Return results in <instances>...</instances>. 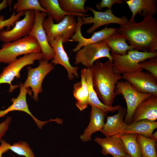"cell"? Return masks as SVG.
I'll return each mask as SVG.
<instances>
[{
	"label": "cell",
	"instance_id": "6da1fadb",
	"mask_svg": "<svg viewBox=\"0 0 157 157\" xmlns=\"http://www.w3.org/2000/svg\"><path fill=\"white\" fill-rule=\"evenodd\" d=\"M117 31L123 36L133 49L153 52L157 49V20L151 16L140 22H130L120 26Z\"/></svg>",
	"mask_w": 157,
	"mask_h": 157
},
{
	"label": "cell",
	"instance_id": "7a4b0ae2",
	"mask_svg": "<svg viewBox=\"0 0 157 157\" xmlns=\"http://www.w3.org/2000/svg\"><path fill=\"white\" fill-rule=\"evenodd\" d=\"M89 69L92 74L93 88L99 99L104 104L113 106L117 95L115 85L122 79V76L115 73L113 63L109 60L104 63L96 61Z\"/></svg>",
	"mask_w": 157,
	"mask_h": 157
},
{
	"label": "cell",
	"instance_id": "3957f363",
	"mask_svg": "<svg viewBox=\"0 0 157 157\" xmlns=\"http://www.w3.org/2000/svg\"><path fill=\"white\" fill-rule=\"evenodd\" d=\"M40 52L41 49L37 40L28 35L11 42L4 43L0 49V63L9 64L20 55Z\"/></svg>",
	"mask_w": 157,
	"mask_h": 157
},
{
	"label": "cell",
	"instance_id": "277c9868",
	"mask_svg": "<svg viewBox=\"0 0 157 157\" xmlns=\"http://www.w3.org/2000/svg\"><path fill=\"white\" fill-rule=\"evenodd\" d=\"M111 55L114 72L121 75L142 71L139 63L147 59L157 57V51H140L133 49L129 50L126 54L123 55Z\"/></svg>",
	"mask_w": 157,
	"mask_h": 157
},
{
	"label": "cell",
	"instance_id": "5b68a950",
	"mask_svg": "<svg viewBox=\"0 0 157 157\" xmlns=\"http://www.w3.org/2000/svg\"><path fill=\"white\" fill-rule=\"evenodd\" d=\"M77 25V22L75 16L72 15H67L61 21L56 24L54 23L51 15H48L42 24L48 42L53 40L56 37L59 35L63 39V43L72 42L70 38L74 34Z\"/></svg>",
	"mask_w": 157,
	"mask_h": 157
},
{
	"label": "cell",
	"instance_id": "8992f818",
	"mask_svg": "<svg viewBox=\"0 0 157 157\" xmlns=\"http://www.w3.org/2000/svg\"><path fill=\"white\" fill-rule=\"evenodd\" d=\"M110 48L103 41L83 46L77 51L74 58L75 65L81 64L89 69L98 59L107 58L112 61Z\"/></svg>",
	"mask_w": 157,
	"mask_h": 157
},
{
	"label": "cell",
	"instance_id": "52a82bcc",
	"mask_svg": "<svg viewBox=\"0 0 157 157\" xmlns=\"http://www.w3.org/2000/svg\"><path fill=\"white\" fill-rule=\"evenodd\" d=\"M42 59L41 52H33L25 54L17 58L3 69L0 74V84H9L10 86L9 92H13L19 86L13 85L12 81L15 78L17 79L20 77L21 69L26 66L33 65L35 60Z\"/></svg>",
	"mask_w": 157,
	"mask_h": 157
},
{
	"label": "cell",
	"instance_id": "ba28073f",
	"mask_svg": "<svg viewBox=\"0 0 157 157\" xmlns=\"http://www.w3.org/2000/svg\"><path fill=\"white\" fill-rule=\"evenodd\" d=\"M115 92L117 95L122 94L126 101L127 108L124 122L127 124L131 123L133 113L138 105L152 95L138 91L126 81H118L115 85Z\"/></svg>",
	"mask_w": 157,
	"mask_h": 157
},
{
	"label": "cell",
	"instance_id": "9c48e42d",
	"mask_svg": "<svg viewBox=\"0 0 157 157\" xmlns=\"http://www.w3.org/2000/svg\"><path fill=\"white\" fill-rule=\"evenodd\" d=\"M54 69V65L51 63L42 60H39V64L37 67L33 68L30 66L28 67V76L22 85L25 88H31L34 100L38 101V94L42 91V84L43 80Z\"/></svg>",
	"mask_w": 157,
	"mask_h": 157
},
{
	"label": "cell",
	"instance_id": "30bf717a",
	"mask_svg": "<svg viewBox=\"0 0 157 157\" xmlns=\"http://www.w3.org/2000/svg\"><path fill=\"white\" fill-rule=\"evenodd\" d=\"M24 17L16 22L12 29L0 31V40L4 43L11 42L28 35L33 26L35 20V11H24Z\"/></svg>",
	"mask_w": 157,
	"mask_h": 157
},
{
	"label": "cell",
	"instance_id": "8fae6325",
	"mask_svg": "<svg viewBox=\"0 0 157 157\" xmlns=\"http://www.w3.org/2000/svg\"><path fill=\"white\" fill-rule=\"evenodd\" d=\"M87 10L91 11L93 14V17H81L82 20V24L86 25L93 23V24L86 31V32L90 34L94 32L99 27L110 24H116L120 26L127 23L129 20L124 16L119 17L113 14L112 9H107L104 12L97 11L89 7H85Z\"/></svg>",
	"mask_w": 157,
	"mask_h": 157
},
{
	"label": "cell",
	"instance_id": "7c38bea8",
	"mask_svg": "<svg viewBox=\"0 0 157 157\" xmlns=\"http://www.w3.org/2000/svg\"><path fill=\"white\" fill-rule=\"evenodd\" d=\"M122 75V78L128 81L138 91L157 96V78L149 72L141 71Z\"/></svg>",
	"mask_w": 157,
	"mask_h": 157
},
{
	"label": "cell",
	"instance_id": "4fadbf2b",
	"mask_svg": "<svg viewBox=\"0 0 157 157\" xmlns=\"http://www.w3.org/2000/svg\"><path fill=\"white\" fill-rule=\"evenodd\" d=\"M47 14L35 11V20L33 28L29 34L35 38L41 49L42 59L49 61L53 58V49L49 44L46 32L43 26V22Z\"/></svg>",
	"mask_w": 157,
	"mask_h": 157
},
{
	"label": "cell",
	"instance_id": "5bb4252c",
	"mask_svg": "<svg viewBox=\"0 0 157 157\" xmlns=\"http://www.w3.org/2000/svg\"><path fill=\"white\" fill-rule=\"evenodd\" d=\"M63 39L59 35L56 36L53 40L49 42L54 53L51 63L53 65L59 64L63 66L67 72L68 78L72 81L75 76L77 78L79 77L78 67H73L70 63L69 57L63 47Z\"/></svg>",
	"mask_w": 157,
	"mask_h": 157
},
{
	"label": "cell",
	"instance_id": "9a60e30c",
	"mask_svg": "<svg viewBox=\"0 0 157 157\" xmlns=\"http://www.w3.org/2000/svg\"><path fill=\"white\" fill-rule=\"evenodd\" d=\"M77 25L76 31L70 39L72 41L78 42V43L73 49V52H76L83 46L96 43L102 41L111 35L118 28H108L107 26L101 30L94 32L93 34L89 38H84L82 35L81 27L82 20L81 17H77Z\"/></svg>",
	"mask_w": 157,
	"mask_h": 157
},
{
	"label": "cell",
	"instance_id": "2e32d148",
	"mask_svg": "<svg viewBox=\"0 0 157 157\" xmlns=\"http://www.w3.org/2000/svg\"><path fill=\"white\" fill-rule=\"evenodd\" d=\"M19 85L20 89L19 95L17 98L12 99L11 101L13 103L10 106L5 110H0V118L4 117L10 112L18 110L25 112L29 115L34 120L38 128L40 129H41L44 125L48 122H57L58 119L56 118L51 119L49 120L43 121L35 117L29 110L26 101L27 93L31 95V92L28 89L24 88L22 83H19Z\"/></svg>",
	"mask_w": 157,
	"mask_h": 157
},
{
	"label": "cell",
	"instance_id": "e0dca14e",
	"mask_svg": "<svg viewBox=\"0 0 157 157\" xmlns=\"http://www.w3.org/2000/svg\"><path fill=\"white\" fill-rule=\"evenodd\" d=\"M157 119V96L151 95L143 101L135 110L131 123L147 119L151 122Z\"/></svg>",
	"mask_w": 157,
	"mask_h": 157
},
{
	"label": "cell",
	"instance_id": "ac0fdd59",
	"mask_svg": "<svg viewBox=\"0 0 157 157\" xmlns=\"http://www.w3.org/2000/svg\"><path fill=\"white\" fill-rule=\"evenodd\" d=\"M114 115L107 116L101 132L106 137L118 136L120 135L127 124L124 118L126 114V108L121 106Z\"/></svg>",
	"mask_w": 157,
	"mask_h": 157
},
{
	"label": "cell",
	"instance_id": "d6986e66",
	"mask_svg": "<svg viewBox=\"0 0 157 157\" xmlns=\"http://www.w3.org/2000/svg\"><path fill=\"white\" fill-rule=\"evenodd\" d=\"M124 1L132 13L131 17L129 20L130 22L135 21L134 18L138 13L144 17L147 16L154 17L156 13V0H124Z\"/></svg>",
	"mask_w": 157,
	"mask_h": 157
},
{
	"label": "cell",
	"instance_id": "ffe728a7",
	"mask_svg": "<svg viewBox=\"0 0 157 157\" xmlns=\"http://www.w3.org/2000/svg\"><path fill=\"white\" fill-rule=\"evenodd\" d=\"M107 113L101 110L92 106L90 113L89 124L83 133L80 136L83 142H87L91 139L92 134L97 131L101 132L105 124V119Z\"/></svg>",
	"mask_w": 157,
	"mask_h": 157
},
{
	"label": "cell",
	"instance_id": "44dd1931",
	"mask_svg": "<svg viewBox=\"0 0 157 157\" xmlns=\"http://www.w3.org/2000/svg\"><path fill=\"white\" fill-rule=\"evenodd\" d=\"M94 140L101 147V152L104 155L110 154L125 156L128 154L121 140L117 136L104 138L96 137Z\"/></svg>",
	"mask_w": 157,
	"mask_h": 157
},
{
	"label": "cell",
	"instance_id": "7402d4cb",
	"mask_svg": "<svg viewBox=\"0 0 157 157\" xmlns=\"http://www.w3.org/2000/svg\"><path fill=\"white\" fill-rule=\"evenodd\" d=\"M85 76L89 93L88 105L91 107L98 108L106 113L108 112L114 113L117 111L121 105L108 106L104 104L99 100L93 88L92 80V74L89 69L85 68Z\"/></svg>",
	"mask_w": 157,
	"mask_h": 157
},
{
	"label": "cell",
	"instance_id": "603a6c76",
	"mask_svg": "<svg viewBox=\"0 0 157 157\" xmlns=\"http://www.w3.org/2000/svg\"><path fill=\"white\" fill-rule=\"evenodd\" d=\"M85 68L81 70V81L73 86V94L76 100V105L81 111L85 109L88 105V91L85 76Z\"/></svg>",
	"mask_w": 157,
	"mask_h": 157
},
{
	"label": "cell",
	"instance_id": "cb8c5ba5",
	"mask_svg": "<svg viewBox=\"0 0 157 157\" xmlns=\"http://www.w3.org/2000/svg\"><path fill=\"white\" fill-rule=\"evenodd\" d=\"M157 128V121L143 119L127 124L120 135L140 134L151 138L154 130Z\"/></svg>",
	"mask_w": 157,
	"mask_h": 157
},
{
	"label": "cell",
	"instance_id": "d4e9b609",
	"mask_svg": "<svg viewBox=\"0 0 157 157\" xmlns=\"http://www.w3.org/2000/svg\"><path fill=\"white\" fill-rule=\"evenodd\" d=\"M103 41L110 48L111 54L122 56L133 48L129 45L125 38L117 31Z\"/></svg>",
	"mask_w": 157,
	"mask_h": 157
},
{
	"label": "cell",
	"instance_id": "484cf974",
	"mask_svg": "<svg viewBox=\"0 0 157 157\" xmlns=\"http://www.w3.org/2000/svg\"><path fill=\"white\" fill-rule=\"evenodd\" d=\"M0 151L2 154L10 150L18 155L25 157H35V155L26 142L21 141L11 145L6 141L0 140Z\"/></svg>",
	"mask_w": 157,
	"mask_h": 157
},
{
	"label": "cell",
	"instance_id": "4316f807",
	"mask_svg": "<svg viewBox=\"0 0 157 157\" xmlns=\"http://www.w3.org/2000/svg\"><path fill=\"white\" fill-rule=\"evenodd\" d=\"M60 6L65 12L75 16L88 17V12L85 8L86 0H58Z\"/></svg>",
	"mask_w": 157,
	"mask_h": 157
},
{
	"label": "cell",
	"instance_id": "83f0119b",
	"mask_svg": "<svg viewBox=\"0 0 157 157\" xmlns=\"http://www.w3.org/2000/svg\"><path fill=\"white\" fill-rule=\"evenodd\" d=\"M39 1L42 7L46 10L47 14L51 15L53 19L57 23L61 21L67 15H73L62 10L58 0H39Z\"/></svg>",
	"mask_w": 157,
	"mask_h": 157
},
{
	"label": "cell",
	"instance_id": "f1b7e54d",
	"mask_svg": "<svg viewBox=\"0 0 157 157\" xmlns=\"http://www.w3.org/2000/svg\"><path fill=\"white\" fill-rule=\"evenodd\" d=\"M117 136L121 140L128 154L131 157H141L136 134H122Z\"/></svg>",
	"mask_w": 157,
	"mask_h": 157
},
{
	"label": "cell",
	"instance_id": "f546056e",
	"mask_svg": "<svg viewBox=\"0 0 157 157\" xmlns=\"http://www.w3.org/2000/svg\"><path fill=\"white\" fill-rule=\"evenodd\" d=\"M137 137L141 150V157H157L156 142L142 135L137 134Z\"/></svg>",
	"mask_w": 157,
	"mask_h": 157
},
{
	"label": "cell",
	"instance_id": "4dcf8cb0",
	"mask_svg": "<svg viewBox=\"0 0 157 157\" xmlns=\"http://www.w3.org/2000/svg\"><path fill=\"white\" fill-rule=\"evenodd\" d=\"M14 12L17 13L30 10L47 13L46 10L40 5L38 0H18L14 5Z\"/></svg>",
	"mask_w": 157,
	"mask_h": 157
},
{
	"label": "cell",
	"instance_id": "1f68e13d",
	"mask_svg": "<svg viewBox=\"0 0 157 157\" xmlns=\"http://www.w3.org/2000/svg\"><path fill=\"white\" fill-rule=\"evenodd\" d=\"M24 15V12H21L16 14L13 11L10 17L8 19H5L3 15L0 16V31L3 29L5 27H6L7 31L10 30L11 26H14L16 22L19 20L20 17Z\"/></svg>",
	"mask_w": 157,
	"mask_h": 157
},
{
	"label": "cell",
	"instance_id": "d6a6232c",
	"mask_svg": "<svg viewBox=\"0 0 157 157\" xmlns=\"http://www.w3.org/2000/svg\"><path fill=\"white\" fill-rule=\"evenodd\" d=\"M148 59L147 60L140 62L139 63V65L141 68L148 71L157 78V57Z\"/></svg>",
	"mask_w": 157,
	"mask_h": 157
},
{
	"label": "cell",
	"instance_id": "836d02e7",
	"mask_svg": "<svg viewBox=\"0 0 157 157\" xmlns=\"http://www.w3.org/2000/svg\"><path fill=\"white\" fill-rule=\"evenodd\" d=\"M116 3L122 4L124 3L121 0H102L97 4L96 7L99 10H102L104 7L107 8L108 9H111L113 5Z\"/></svg>",
	"mask_w": 157,
	"mask_h": 157
},
{
	"label": "cell",
	"instance_id": "e575fe53",
	"mask_svg": "<svg viewBox=\"0 0 157 157\" xmlns=\"http://www.w3.org/2000/svg\"><path fill=\"white\" fill-rule=\"evenodd\" d=\"M12 118L8 116L0 123V141L8 130Z\"/></svg>",
	"mask_w": 157,
	"mask_h": 157
},
{
	"label": "cell",
	"instance_id": "d590c367",
	"mask_svg": "<svg viewBox=\"0 0 157 157\" xmlns=\"http://www.w3.org/2000/svg\"><path fill=\"white\" fill-rule=\"evenodd\" d=\"M8 5V0H3L0 3V11L6 8Z\"/></svg>",
	"mask_w": 157,
	"mask_h": 157
},
{
	"label": "cell",
	"instance_id": "8d00e7d4",
	"mask_svg": "<svg viewBox=\"0 0 157 157\" xmlns=\"http://www.w3.org/2000/svg\"><path fill=\"white\" fill-rule=\"evenodd\" d=\"M151 138L153 139L156 142L157 140V131L155 132L154 133H153Z\"/></svg>",
	"mask_w": 157,
	"mask_h": 157
},
{
	"label": "cell",
	"instance_id": "74e56055",
	"mask_svg": "<svg viewBox=\"0 0 157 157\" xmlns=\"http://www.w3.org/2000/svg\"><path fill=\"white\" fill-rule=\"evenodd\" d=\"M13 2V0H8V5L9 6V8H10V10L11 11V5L12 3V2Z\"/></svg>",
	"mask_w": 157,
	"mask_h": 157
},
{
	"label": "cell",
	"instance_id": "f35d334b",
	"mask_svg": "<svg viewBox=\"0 0 157 157\" xmlns=\"http://www.w3.org/2000/svg\"><path fill=\"white\" fill-rule=\"evenodd\" d=\"M113 156V157H131L128 154H127V156H115V155H112Z\"/></svg>",
	"mask_w": 157,
	"mask_h": 157
},
{
	"label": "cell",
	"instance_id": "ab89813d",
	"mask_svg": "<svg viewBox=\"0 0 157 157\" xmlns=\"http://www.w3.org/2000/svg\"><path fill=\"white\" fill-rule=\"evenodd\" d=\"M11 157H16V156H12Z\"/></svg>",
	"mask_w": 157,
	"mask_h": 157
}]
</instances>
